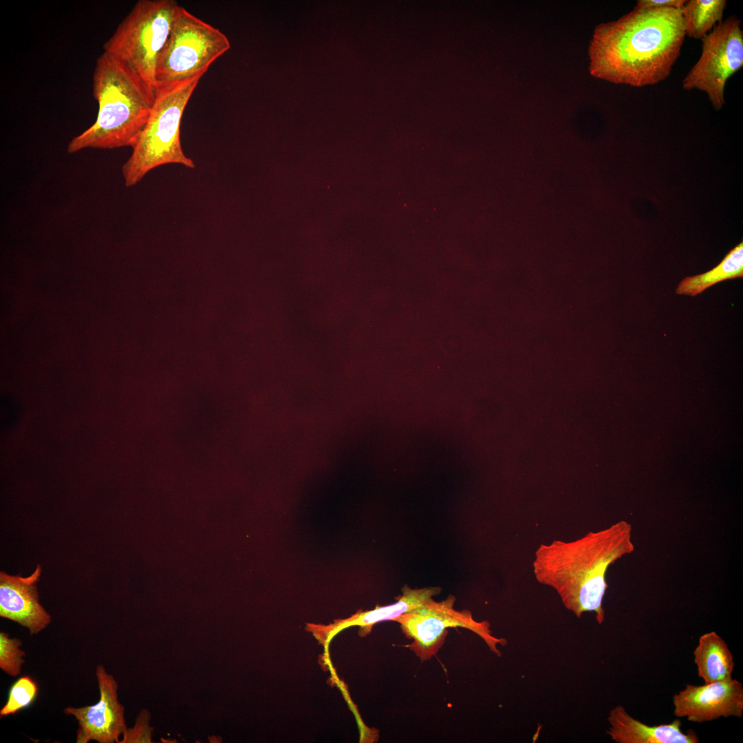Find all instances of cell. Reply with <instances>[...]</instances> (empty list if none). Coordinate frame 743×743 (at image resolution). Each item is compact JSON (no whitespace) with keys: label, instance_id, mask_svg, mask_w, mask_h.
I'll use <instances>...</instances> for the list:
<instances>
[{"label":"cell","instance_id":"cell-1","mask_svg":"<svg viewBox=\"0 0 743 743\" xmlns=\"http://www.w3.org/2000/svg\"><path fill=\"white\" fill-rule=\"evenodd\" d=\"M687 35L681 9H633L598 25L589 46L592 76L643 87L666 79Z\"/></svg>","mask_w":743,"mask_h":743},{"label":"cell","instance_id":"cell-2","mask_svg":"<svg viewBox=\"0 0 743 743\" xmlns=\"http://www.w3.org/2000/svg\"><path fill=\"white\" fill-rule=\"evenodd\" d=\"M632 532V525L621 520L575 540L541 544L532 562L535 579L554 590L577 617L593 612L602 624L605 574L610 565L634 550Z\"/></svg>","mask_w":743,"mask_h":743},{"label":"cell","instance_id":"cell-3","mask_svg":"<svg viewBox=\"0 0 743 743\" xmlns=\"http://www.w3.org/2000/svg\"><path fill=\"white\" fill-rule=\"evenodd\" d=\"M93 95L98 104L96 121L69 141L67 152L132 148L147 122L155 89L126 63L103 52L94 68Z\"/></svg>","mask_w":743,"mask_h":743},{"label":"cell","instance_id":"cell-4","mask_svg":"<svg viewBox=\"0 0 743 743\" xmlns=\"http://www.w3.org/2000/svg\"><path fill=\"white\" fill-rule=\"evenodd\" d=\"M202 76L158 86L147 122L132 153L122 166L126 186L137 184L151 171L169 164L193 169V160L186 156L180 140L184 111Z\"/></svg>","mask_w":743,"mask_h":743},{"label":"cell","instance_id":"cell-5","mask_svg":"<svg viewBox=\"0 0 743 743\" xmlns=\"http://www.w3.org/2000/svg\"><path fill=\"white\" fill-rule=\"evenodd\" d=\"M179 5L175 0H140L104 43V52L132 68L155 89L157 61Z\"/></svg>","mask_w":743,"mask_h":743},{"label":"cell","instance_id":"cell-6","mask_svg":"<svg viewBox=\"0 0 743 743\" xmlns=\"http://www.w3.org/2000/svg\"><path fill=\"white\" fill-rule=\"evenodd\" d=\"M230 47L229 40L219 29L179 6L157 61L155 88L202 76Z\"/></svg>","mask_w":743,"mask_h":743},{"label":"cell","instance_id":"cell-7","mask_svg":"<svg viewBox=\"0 0 743 743\" xmlns=\"http://www.w3.org/2000/svg\"><path fill=\"white\" fill-rule=\"evenodd\" d=\"M455 596L450 595L440 602L428 599L420 607L405 613L395 621L400 624L402 632L413 642L409 647L422 660L431 659L444 644L449 627H463L479 636L491 652L501 656L498 645H506L505 638L493 636L490 623L476 621L469 610L454 609Z\"/></svg>","mask_w":743,"mask_h":743},{"label":"cell","instance_id":"cell-8","mask_svg":"<svg viewBox=\"0 0 743 743\" xmlns=\"http://www.w3.org/2000/svg\"><path fill=\"white\" fill-rule=\"evenodd\" d=\"M701 56L682 81L686 90L704 91L719 110L725 103L727 80L743 65V32L735 16L717 24L702 39Z\"/></svg>","mask_w":743,"mask_h":743},{"label":"cell","instance_id":"cell-9","mask_svg":"<svg viewBox=\"0 0 743 743\" xmlns=\"http://www.w3.org/2000/svg\"><path fill=\"white\" fill-rule=\"evenodd\" d=\"M100 698L93 705L67 707L63 712L74 716L78 723L76 743L119 742V737L127 730L125 707L118 698V685L114 677L102 665L96 667Z\"/></svg>","mask_w":743,"mask_h":743},{"label":"cell","instance_id":"cell-10","mask_svg":"<svg viewBox=\"0 0 743 743\" xmlns=\"http://www.w3.org/2000/svg\"><path fill=\"white\" fill-rule=\"evenodd\" d=\"M674 714L698 723L720 718H741L743 713V686L737 680L687 685L673 696Z\"/></svg>","mask_w":743,"mask_h":743},{"label":"cell","instance_id":"cell-11","mask_svg":"<svg viewBox=\"0 0 743 743\" xmlns=\"http://www.w3.org/2000/svg\"><path fill=\"white\" fill-rule=\"evenodd\" d=\"M41 567L37 565L31 575L23 577L0 573V616L38 634L51 623V616L39 602L36 583Z\"/></svg>","mask_w":743,"mask_h":743},{"label":"cell","instance_id":"cell-12","mask_svg":"<svg viewBox=\"0 0 743 743\" xmlns=\"http://www.w3.org/2000/svg\"><path fill=\"white\" fill-rule=\"evenodd\" d=\"M440 592V588L438 587L411 589L405 586L402 589V594L398 598L395 603L376 607L369 611L358 612L347 618L336 620L334 623L327 625L308 623L306 629L312 632L317 640L327 649L332 638L343 629L359 626L360 636H365L377 623L384 621H395L402 614L420 607Z\"/></svg>","mask_w":743,"mask_h":743},{"label":"cell","instance_id":"cell-13","mask_svg":"<svg viewBox=\"0 0 743 743\" xmlns=\"http://www.w3.org/2000/svg\"><path fill=\"white\" fill-rule=\"evenodd\" d=\"M610 725L607 733L617 743H698L697 734L689 729H681V721L676 719L669 724L649 726L631 716L621 706L613 708L608 715Z\"/></svg>","mask_w":743,"mask_h":743},{"label":"cell","instance_id":"cell-14","mask_svg":"<svg viewBox=\"0 0 743 743\" xmlns=\"http://www.w3.org/2000/svg\"><path fill=\"white\" fill-rule=\"evenodd\" d=\"M698 675L704 683L732 678L735 662L725 640L715 632L700 636L693 652Z\"/></svg>","mask_w":743,"mask_h":743},{"label":"cell","instance_id":"cell-15","mask_svg":"<svg viewBox=\"0 0 743 743\" xmlns=\"http://www.w3.org/2000/svg\"><path fill=\"white\" fill-rule=\"evenodd\" d=\"M743 277V242L731 249L711 270L683 279L676 288L678 294L696 296L709 287L727 279Z\"/></svg>","mask_w":743,"mask_h":743},{"label":"cell","instance_id":"cell-16","mask_svg":"<svg viewBox=\"0 0 743 743\" xmlns=\"http://www.w3.org/2000/svg\"><path fill=\"white\" fill-rule=\"evenodd\" d=\"M726 5L725 0L686 1L681 10L687 34L691 38L702 39L722 21Z\"/></svg>","mask_w":743,"mask_h":743},{"label":"cell","instance_id":"cell-17","mask_svg":"<svg viewBox=\"0 0 743 743\" xmlns=\"http://www.w3.org/2000/svg\"><path fill=\"white\" fill-rule=\"evenodd\" d=\"M38 691V685L31 677L19 678L10 687L7 700L0 709V718L14 715L29 707L36 700Z\"/></svg>","mask_w":743,"mask_h":743},{"label":"cell","instance_id":"cell-18","mask_svg":"<svg viewBox=\"0 0 743 743\" xmlns=\"http://www.w3.org/2000/svg\"><path fill=\"white\" fill-rule=\"evenodd\" d=\"M22 641L10 638L5 632H0V668L6 674L16 677L21 672L25 652L20 649Z\"/></svg>","mask_w":743,"mask_h":743},{"label":"cell","instance_id":"cell-19","mask_svg":"<svg viewBox=\"0 0 743 743\" xmlns=\"http://www.w3.org/2000/svg\"><path fill=\"white\" fill-rule=\"evenodd\" d=\"M149 713L142 711L138 716L133 728L127 729L120 742H151L152 729L149 726Z\"/></svg>","mask_w":743,"mask_h":743},{"label":"cell","instance_id":"cell-20","mask_svg":"<svg viewBox=\"0 0 743 743\" xmlns=\"http://www.w3.org/2000/svg\"><path fill=\"white\" fill-rule=\"evenodd\" d=\"M17 403L10 397H3L1 402V423L3 427L12 425L17 418Z\"/></svg>","mask_w":743,"mask_h":743},{"label":"cell","instance_id":"cell-21","mask_svg":"<svg viewBox=\"0 0 743 743\" xmlns=\"http://www.w3.org/2000/svg\"><path fill=\"white\" fill-rule=\"evenodd\" d=\"M685 0H639L637 1L634 9L643 10L649 8H672L682 9L685 3Z\"/></svg>","mask_w":743,"mask_h":743}]
</instances>
